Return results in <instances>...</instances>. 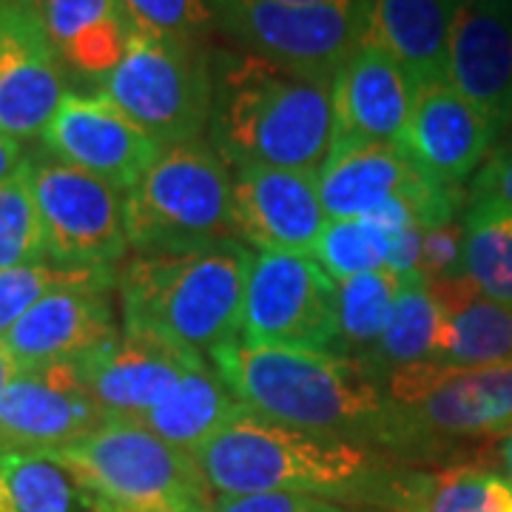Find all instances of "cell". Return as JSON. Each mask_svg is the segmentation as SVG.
<instances>
[{
  "instance_id": "42",
  "label": "cell",
  "mask_w": 512,
  "mask_h": 512,
  "mask_svg": "<svg viewBox=\"0 0 512 512\" xmlns=\"http://www.w3.org/2000/svg\"><path fill=\"white\" fill-rule=\"evenodd\" d=\"M276 3H339V0H276Z\"/></svg>"
},
{
  "instance_id": "5",
  "label": "cell",
  "mask_w": 512,
  "mask_h": 512,
  "mask_svg": "<svg viewBox=\"0 0 512 512\" xmlns=\"http://www.w3.org/2000/svg\"><path fill=\"white\" fill-rule=\"evenodd\" d=\"M382 393L376 447L393 458L424 461L467 441L507 439L512 433V362H421L387 373Z\"/></svg>"
},
{
  "instance_id": "14",
  "label": "cell",
  "mask_w": 512,
  "mask_h": 512,
  "mask_svg": "<svg viewBox=\"0 0 512 512\" xmlns=\"http://www.w3.org/2000/svg\"><path fill=\"white\" fill-rule=\"evenodd\" d=\"M40 143L55 160L106 180L120 194L131 191L160 154L146 131L103 94H66Z\"/></svg>"
},
{
  "instance_id": "24",
  "label": "cell",
  "mask_w": 512,
  "mask_h": 512,
  "mask_svg": "<svg viewBox=\"0 0 512 512\" xmlns=\"http://www.w3.org/2000/svg\"><path fill=\"white\" fill-rule=\"evenodd\" d=\"M444 308V345L436 362L487 367L512 362V308L487 299L467 276L427 282Z\"/></svg>"
},
{
  "instance_id": "37",
  "label": "cell",
  "mask_w": 512,
  "mask_h": 512,
  "mask_svg": "<svg viewBox=\"0 0 512 512\" xmlns=\"http://www.w3.org/2000/svg\"><path fill=\"white\" fill-rule=\"evenodd\" d=\"M208 512H365L328 498L299 493H256V495H214Z\"/></svg>"
},
{
  "instance_id": "7",
  "label": "cell",
  "mask_w": 512,
  "mask_h": 512,
  "mask_svg": "<svg viewBox=\"0 0 512 512\" xmlns=\"http://www.w3.org/2000/svg\"><path fill=\"white\" fill-rule=\"evenodd\" d=\"M55 456L83 481L94 501L154 512H208L211 487L191 453L146 424L109 419L92 436Z\"/></svg>"
},
{
  "instance_id": "18",
  "label": "cell",
  "mask_w": 512,
  "mask_h": 512,
  "mask_svg": "<svg viewBox=\"0 0 512 512\" xmlns=\"http://www.w3.org/2000/svg\"><path fill=\"white\" fill-rule=\"evenodd\" d=\"M197 359H202V353L168 345L146 333L120 330L114 342L77 365L94 402L103 407L109 419L140 424Z\"/></svg>"
},
{
  "instance_id": "10",
  "label": "cell",
  "mask_w": 512,
  "mask_h": 512,
  "mask_svg": "<svg viewBox=\"0 0 512 512\" xmlns=\"http://www.w3.org/2000/svg\"><path fill=\"white\" fill-rule=\"evenodd\" d=\"M29 177L49 262L77 271H111L128 248L123 194L55 157L29 160Z\"/></svg>"
},
{
  "instance_id": "17",
  "label": "cell",
  "mask_w": 512,
  "mask_h": 512,
  "mask_svg": "<svg viewBox=\"0 0 512 512\" xmlns=\"http://www.w3.org/2000/svg\"><path fill=\"white\" fill-rule=\"evenodd\" d=\"M495 140H501V134L490 117L450 80L416 89L402 146L427 180L461 188L467 177H476Z\"/></svg>"
},
{
  "instance_id": "27",
  "label": "cell",
  "mask_w": 512,
  "mask_h": 512,
  "mask_svg": "<svg viewBox=\"0 0 512 512\" xmlns=\"http://www.w3.org/2000/svg\"><path fill=\"white\" fill-rule=\"evenodd\" d=\"M0 512H94V498L55 450L0 444Z\"/></svg>"
},
{
  "instance_id": "1",
  "label": "cell",
  "mask_w": 512,
  "mask_h": 512,
  "mask_svg": "<svg viewBox=\"0 0 512 512\" xmlns=\"http://www.w3.org/2000/svg\"><path fill=\"white\" fill-rule=\"evenodd\" d=\"M387 458L362 441L285 427L248 407L194 453L214 495L299 493L393 510L407 473Z\"/></svg>"
},
{
  "instance_id": "31",
  "label": "cell",
  "mask_w": 512,
  "mask_h": 512,
  "mask_svg": "<svg viewBox=\"0 0 512 512\" xmlns=\"http://www.w3.org/2000/svg\"><path fill=\"white\" fill-rule=\"evenodd\" d=\"M111 271H77L55 262H35L0 271V339L18 325L26 313L49 293L66 288H94V285H117Z\"/></svg>"
},
{
  "instance_id": "30",
  "label": "cell",
  "mask_w": 512,
  "mask_h": 512,
  "mask_svg": "<svg viewBox=\"0 0 512 512\" xmlns=\"http://www.w3.org/2000/svg\"><path fill=\"white\" fill-rule=\"evenodd\" d=\"M464 276L512 308V214H464Z\"/></svg>"
},
{
  "instance_id": "29",
  "label": "cell",
  "mask_w": 512,
  "mask_h": 512,
  "mask_svg": "<svg viewBox=\"0 0 512 512\" xmlns=\"http://www.w3.org/2000/svg\"><path fill=\"white\" fill-rule=\"evenodd\" d=\"M402 279L396 271L382 268L370 274L353 276L345 282H336V350L350 359H365L376 342L382 339L384 328L390 322V313L396 305V296L402 288Z\"/></svg>"
},
{
  "instance_id": "15",
  "label": "cell",
  "mask_w": 512,
  "mask_h": 512,
  "mask_svg": "<svg viewBox=\"0 0 512 512\" xmlns=\"http://www.w3.org/2000/svg\"><path fill=\"white\" fill-rule=\"evenodd\" d=\"M234 171V228L248 248L313 254L328 214L319 194V171L293 168H231Z\"/></svg>"
},
{
  "instance_id": "11",
  "label": "cell",
  "mask_w": 512,
  "mask_h": 512,
  "mask_svg": "<svg viewBox=\"0 0 512 512\" xmlns=\"http://www.w3.org/2000/svg\"><path fill=\"white\" fill-rule=\"evenodd\" d=\"M336 336V282L325 268L311 254H256L239 339L248 345L336 350Z\"/></svg>"
},
{
  "instance_id": "39",
  "label": "cell",
  "mask_w": 512,
  "mask_h": 512,
  "mask_svg": "<svg viewBox=\"0 0 512 512\" xmlns=\"http://www.w3.org/2000/svg\"><path fill=\"white\" fill-rule=\"evenodd\" d=\"M20 370H23V367L18 365V359L12 356V350L6 348V342L0 339V393L15 382V376H18Z\"/></svg>"
},
{
  "instance_id": "9",
  "label": "cell",
  "mask_w": 512,
  "mask_h": 512,
  "mask_svg": "<svg viewBox=\"0 0 512 512\" xmlns=\"http://www.w3.org/2000/svg\"><path fill=\"white\" fill-rule=\"evenodd\" d=\"M373 0L339 3H276V0H217L220 29L288 72L333 86L342 63L370 29Z\"/></svg>"
},
{
  "instance_id": "16",
  "label": "cell",
  "mask_w": 512,
  "mask_h": 512,
  "mask_svg": "<svg viewBox=\"0 0 512 512\" xmlns=\"http://www.w3.org/2000/svg\"><path fill=\"white\" fill-rule=\"evenodd\" d=\"M413 103L416 86L399 60L365 37L333 77L330 151L353 146H402Z\"/></svg>"
},
{
  "instance_id": "12",
  "label": "cell",
  "mask_w": 512,
  "mask_h": 512,
  "mask_svg": "<svg viewBox=\"0 0 512 512\" xmlns=\"http://www.w3.org/2000/svg\"><path fill=\"white\" fill-rule=\"evenodd\" d=\"M0 29V134L23 143L43 137L66 100V66L46 35L37 0H0Z\"/></svg>"
},
{
  "instance_id": "6",
  "label": "cell",
  "mask_w": 512,
  "mask_h": 512,
  "mask_svg": "<svg viewBox=\"0 0 512 512\" xmlns=\"http://www.w3.org/2000/svg\"><path fill=\"white\" fill-rule=\"evenodd\" d=\"M123 202L128 248L140 256L180 254L237 239L234 174L205 140L160 148Z\"/></svg>"
},
{
  "instance_id": "23",
  "label": "cell",
  "mask_w": 512,
  "mask_h": 512,
  "mask_svg": "<svg viewBox=\"0 0 512 512\" xmlns=\"http://www.w3.org/2000/svg\"><path fill=\"white\" fill-rule=\"evenodd\" d=\"M37 9L60 63L100 83L117 69L137 29L123 0H37Z\"/></svg>"
},
{
  "instance_id": "3",
  "label": "cell",
  "mask_w": 512,
  "mask_h": 512,
  "mask_svg": "<svg viewBox=\"0 0 512 512\" xmlns=\"http://www.w3.org/2000/svg\"><path fill=\"white\" fill-rule=\"evenodd\" d=\"M208 359L237 402L256 416L376 447L384 393L362 362L333 350L248 345L242 339Z\"/></svg>"
},
{
  "instance_id": "38",
  "label": "cell",
  "mask_w": 512,
  "mask_h": 512,
  "mask_svg": "<svg viewBox=\"0 0 512 512\" xmlns=\"http://www.w3.org/2000/svg\"><path fill=\"white\" fill-rule=\"evenodd\" d=\"M26 163H29V160H26L23 146H20L18 140L0 134V183H6L9 177H15Z\"/></svg>"
},
{
  "instance_id": "34",
  "label": "cell",
  "mask_w": 512,
  "mask_h": 512,
  "mask_svg": "<svg viewBox=\"0 0 512 512\" xmlns=\"http://www.w3.org/2000/svg\"><path fill=\"white\" fill-rule=\"evenodd\" d=\"M137 29L154 35L202 43L220 29L217 0H123Z\"/></svg>"
},
{
  "instance_id": "40",
  "label": "cell",
  "mask_w": 512,
  "mask_h": 512,
  "mask_svg": "<svg viewBox=\"0 0 512 512\" xmlns=\"http://www.w3.org/2000/svg\"><path fill=\"white\" fill-rule=\"evenodd\" d=\"M501 458H504V470H507V478H510L512 484V433L501 444Z\"/></svg>"
},
{
  "instance_id": "20",
  "label": "cell",
  "mask_w": 512,
  "mask_h": 512,
  "mask_svg": "<svg viewBox=\"0 0 512 512\" xmlns=\"http://www.w3.org/2000/svg\"><path fill=\"white\" fill-rule=\"evenodd\" d=\"M447 80L507 137L512 123V0H461L450 37Z\"/></svg>"
},
{
  "instance_id": "8",
  "label": "cell",
  "mask_w": 512,
  "mask_h": 512,
  "mask_svg": "<svg viewBox=\"0 0 512 512\" xmlns=\"http://www.w3.org/2000/svg\"><path fill=\"white\" fill-rule=\"evenodd\" d=\"M100 94L160 148L197 143L211 123L214 57L202 43L134 29L123 60L100 83Z\"/></svg>"
},
{
  "instance_id": "33",
  "label": "cell",
  "mask_w": 512,
  "mask_h": 512,
  "mask_svg": "<svg viewBox=\"0 0 512 512\" xmlns=\"http://www.w3.org/2000/svg\"><path fill=\"white\" fill-rule=\"evenodd\" d=\"M311 256L333 282H345L387 268V237L370 217L328 220Z\"/></svg>"
},
{
  "instance_id": "41",
  "label": "cell",
  "mask_w": 512,
  "mask_h": 512,
  "mask_svg": "<svg viewBox=\"0 0 512 512\" xmlns=\"http://www.w3.org/2000/svg\"><path fill=\"white\" fill-rule=\"evenodd\" d=\"M94 512H154V510H126V507H114V504L94 501Z\"/></svg>"
},
{
  "instance_id": "21",
  "label": "cell",
  "mask_w": 512,
  "mask_h": 512,
  "mask_svg": "<svg viewBox=\"0 0 512 512\" xmlns=\"http://www.w3.org/2000/svg\"><path fill=\"white\" fill-rule=\"evenodd\" d=\"M427 180L404 146H353L330 151L319 168L328 220H359Z\"/></svg>"
},
{
  "instance_id": "2",
  "label": "cell",
  "mask_w": 512,
  "mask_h": 512,
  "mask_svg": "<svg viewBox=\"0 0 512 512\" xmlns=\"http://www.w3.org/2000/svg\"><path fill=\"white\" fill-rule=\"evenodd\" d=\"M208 137L231 168L319 171L333 143V86L248 52H220Z\"/></svg>"
},
{
  "instance_id": "35",
  "label": "cell",
  "mask_w": 512,
  "mask_h": 512,
  "mask_svg": "<svg viewBox=\"0 0 512 512\" xmlns=\"http://www.w3.org/2000/svg\"><path fill=\"white\" fill-rule=\"evenodd\" d=\"M464 214H512V140L504 137L467 185Z\"/></svg>"
},
{
  "instance_id": "25",
  "label": "cell",
  "mask_w": 512,
  "mask_h": 512,
  "mask_svg": "<svg viewBox=\"0 0 512 512\" xmlns=\"http://www.w3.org/2000/svg\"><path fill=\"white\" fill-rule=\"evenodd\" d=\"M239 410L242 404L237 402V396L202 356L185 370L174 390L140 424H146L160 439L194 456Z\"/></svg>"
},
{
  "instance_id": "32",
  "label": "cell",
  "mask_w": 512,
  "mask_h": 512,
  "mask_svg": "<svg viewBox=\"0 0 512 512\" xmlns=\"http://www.w3.org/2000/svg\"><path fill=\"white\" fill-rule=\"evenodd\" d=\"M46 259L43 222L26 163L15 177L0 183V271Z\"/></svg>"
},
{
  "instance_id": "28",
  "label": "cell",
  "mask_w": 512,
  "mask_h": 512,
  "mask_svg": "<svg viewBox=\"0 0 512 512\" xmlns=\"http://www.w3.org/2000/svg\"><path fill=\"white\" fill-rule=\"evenodd\" d=\"M390 512H512V484L487 464L407 473Z\"/></svg>"
},
{
  "instance_id": "26",
  "label": "cell",
  "mask_w": 512,
  "mask_h": 512,
  "mask_svg": "<svg viewBox=\"0 0 512 512\" xmlns=\"http://www.w3.org/2000/svg\"><path fill=\"white\" fill-rule=\"evenodd\" d=\"M444 325L447 316L430 285L419 274L404 276L382 339L359 362L379 382L393 370L436 362L444 345Z\"/></svg>"
},
{
  "instance_id": "43",
  "label": "cell",
  "mask_w": 512,
  "mask_h": 512,
  "mask_svg": "<svg viewBox=\"0 0 512 512\" xmlns=\"http://www.w3.org/2000/svg\"><path fill=\"white\" fill-rule=\"evenodd\" d=\"M507 137H510V140H512V123H510V131H507Z\"/></svg>"
},
{
  "instance_id": "36",
  "label": "cell",
  "mask_w": 512,
  "mask_h": 512,
  "mask_svg": "<svg viewBox=\"0 0 512 512\" xmlns=\"http://www.w3.org/2000/svg\"><path fill=\"white\" fill-rule=\"evenodd\" d=\"M419 276L424 282H444L464 276V217L424 228Z\"/></svg>"
},
{
  "instance_id": "13",
  "label": "cell",
  "mask_w": 512,
  "mask_h": 512,
  "mask_svg": "<svg viewBox=\"0 0 512 512\" xmlns=\"http://www.w3.org/2000/svg\"><path fill=\"white\" fill-rule=\"evenodd\" d=\"M106 421L77 362L23 367L0 393V444L63 450Z\"/></svg>"
},
{
  "instance_id": "19",
  "label": "cell",
  "mask_w": 512,
  "mask_h": 512,
  "mask_svg": "<svg viewBox=\"0 0 512 512\" xmlns=\"http://www.w3.org/2000/svg\"><path fill=\"white\" fill-rule=\"evenodd\" d=\"M111 288H66L40 299L15 328L3 336L20 367L83 362L114 342L123 330L111 302Z\"/></svg>"
},
{
  "instance_id": "22",
  "label": "cell",
  "mask_w": 512,
  "mask_h": 512,
  "mask_svg": "<svg viewBox=\"0 0 512 512\" xmlns=\"http://www.w3.org/2000/svg\"><path fill=\"white\" fill-rule=\"evenodd\" d=\"M461 0H373L367 40L399 60L416 89L444 83Z\"/></svg>"
},
{
  "instance_id": "4",
  "label": "cell",
  "mask_w": 512,
  "mask_h": 512,
  "mask_svg": "<svg viewBox=\"0 0 512 512\" xmlns=\"http://www.w3.org/2000/svg\"><path fill=\"white\" fill-rule=\"evenodd\" d=\"M251 262L239 239L137 256L117 279L123 330L211 356L242 333Z\"/></svg>"
}]
</instances>
